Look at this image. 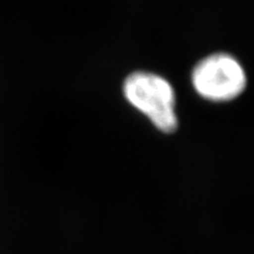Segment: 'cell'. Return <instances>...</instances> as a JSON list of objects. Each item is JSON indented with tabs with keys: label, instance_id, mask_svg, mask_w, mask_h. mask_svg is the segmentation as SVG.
Instances as JSON below:
<instances>
[{
	"label": "cell",
	"instance_id": "6da1fadb",
	"mask_svg": "<svg viewBox=\"0 0 254 254\" xmlns=\"http://www.w3.org/2000/svg\"><path fill=\"white\" fill-rule=\"evenodd\" d=\"M123 88L127 101L159 131L167 134L177 131L176 93L166 79L150 72H134L126 78Z\"/></svg>",
	"mask_w": 254,
	"mask_h": 254
},
{
	"label": "cell",
	"instance_id": "7a4b0ae2",
	"mask_svg": "<svg viewBox=\"0 0 254 254\" xmlns=\"http://www.w3.org/2000/svg\"><path fill=\"white\" fill-rule=\"evenodd\" d=\"M192 85L200 97L213 103H227L246 88V73L236 58L226 53L206 57L193 68Z\"/></svg>",
	"mask_w": 254,
	"mask_h": 254
}]
</instances>
